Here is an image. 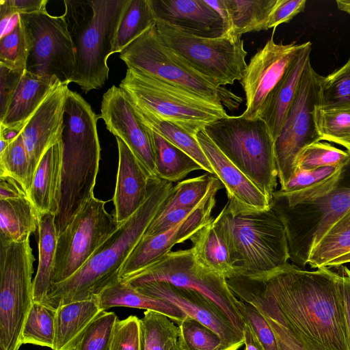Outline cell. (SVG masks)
<instances>
[{
  "mask_svg": "<svg viewBox=\"0 0 350 350\" xmlns=\"http://www.w3.org/2000/svg\"><path fill=\"white\" fill-rule=\"evenodd\" d=\"M226 281L239 300L274 320L308 350H350L342 274L288 262L267 272L233 274Z\"/></svg>",
  "mask_w": 350,
  "mask_h": 350,
  "instance_id": "cell-1",
  "label": "cell"
},
{
  "mask_svg": "<svg viewBox=\"0 0 350 350\" xmlns=\"http://www.w3.org/2000/svg\"><path fill=\"white\" fill-rule=\"evenodd\" d=\"M174 188L157 176L150 179L148 193L142 206L105 241L87 262L67 280L52 285L43 304L59 306L91 299L120 279L126 259L160 212Z\"/></svg>",
  "mask_w": 350,
  "mask_h": 350,
  "instance_id": "cell-2",
  "label": "cell"
},
{
  "mask_svg": "<svg viewBox=\"0 0 350 350\" xmlns=\"http://www.w3.org/2000/svg\"><path fill=\"white\" fill-rule=\"evenodd\" d=\"M98 117L78 93L68 90L61 140L62 183L55 224L57 235L92 196L98 172L100 146Z\"/></svg>",
  "mask_w": 350,
  "mask_h": 350,
  "instance_id": "cell-3",
  "label": "cell"
},
{
  "mask_svg": "<svg viewBox=\"0 0 350 350\" xmlns=\"http://www.w3.org/2000/svg\"><path fill=\"white\" fill-rule=\"evenodd\" d=\"M228 199L213 224L228 245L233 274L267 272L288 263L286 228L271 206L258 210Z\"/></svg>",
  "mask_w": 350,
  "mask_h": 350,
  "instance_id": "cell-4",
  "label": "cell"
},
{
  "mask_svg": "<svg viewBox=\"0 0 350 350\" xmlns=\"http://www.w3.org/2000/svg\"><path fill=\"white\" fill-rule=\"evenodd\" d=\"M130 0H65L63 16L75 50L72 82L85 92L101 88L109 77L120 23Z\"/></svg>",
  "mask_w": 350,
  "mask_h": 350,
  "instance_id": "cell-5",
  "label": "cell"
},
{
  "mask_svg": "<svg viewBox=\"0 0 350 350\" xmlns=\"http://www.w3.org/2000/svg\"><path fill=\"white\" fill-rule=\"evenodd\" d=\"M119 88L136 109L195 137L208 124L228 116L222 104L132 69L127 68Z\"/></svg>",
  "mask_w": 350,
  "mask_h": 350,
  "instance_id": "cell-6",
  "label": "cell"
},
{
  "mask_svg": "<svg viewBox=\"0 0 350 350\" xmlns=\"http://www.w3.org/2000/svg\"><path fill=\"white\" fill-rule=\"evenodd\" d=\"M204 130L219 150L271 201L278 185L275 140L260 118L228 116Z\"/></svg>",
  "mask_w": 350,
  "mask_h": 350,
  "instance_id": "cell-7",
  "label": "cell"
},
{
  "mask_svg": "<svg viewBox=\"0 0 350 350\" xmlns=\"http://www.w3.org/2000/svg\"><path fill=\"white\" fill-rule=\"evenodd\" d=\"M122 280L131 287L147 282H164L196 291L215 305L243 335L245 323L238 308L239 299L230 289L226 277L200 265L191 248L170 251L145 269Z\"/></svg>",
  "mask_w": 350,
  "mask_h": 350,
  "instance_id": "cell-8",
  "label": "cell"
},
{
  "mask_svg": "<svg viewBox=\"0 0 350 350\" xmlns=\"http://www.w3.org/2000/svg\"><path fill=\"white\" fill-rule=\"evenodd\" d=\"M155 26L167 46L217 86L242 79L247 53L241 36L223 33L216 38L200 37L159 20H155Z\"/></svg>",
  "mask_w": 350,
  "mask_h": 350,
  "instance_id": "cell-9",
  "label": "cell"
},
{
  "mask_svg": "<svg viewBox=\"0 0 350 350\" xmlns=\"http://www.w3.org/2000/svg\"><path fill=\"white\" fill-rule=\"evenodd\" d=\"M120 58L132 69L182 88L213 102L228 107L239 99L230 90L217 86L167 46L159 36L155 23L131 42Z\"/></svg>",
  "mask_w": 350,
  "mask_h": 350,
  "instance_id": "cell-10",
  "label": "cell"
},
{
  "mask_svg": "<svg viewBox=\"0 0 350 350\" xmlns=\"http://www.w3.org/2000/svg\"><path fill=\"white\" fill-rule=\"evenodd\" d=\"M29 239L0 242V350H18L25 322L33 302Z\"/></svg>",
  "mask_w": 350,
  "mask_h": 350,
  "instance_id": "cell-11",
  "label": "cell"
},
{
  "mask_svg": "<svg viewBox=\"0 0 350 350\" xmlns=\"http://www.w3.org/2000/svg\"><path fill=\"white\" fill-rule=\"evenodd\" d=\"M106 203L90 198L57 236L52 285L79 271L118 228L114 215L106 211Z\"/></svg>",
  "mask_w": 350,
  "mask_h": 350,
  "instance_id": "cell-12",
  "label": "cell"
},
{
  "mask_svg": "<svg viewBox=\"0 0 350 350\" xmlns=\"http://www.w3.org/2000/svg\"><path fill=\"white\" fill-rule=\"evenodd\" d=\"M271 206L284 224L291 259L304 266L325 232L350 211V187L338 186L321 198L293 207L272 198Z\"/></svg>",
  "mask_w": 350,
  "mask_h": 350,
  "instance_id": "cell-13",
  "label": "cell"
},
{
  "mask_svg": "<svg viewBox=\"0 0 350 350\" xmlns=\"http://www.w3.org/2000/svg\"><path fill=\"white\" fill-rule=\"evenodd\" d=\"M323 79V77L314 70L310 60L303 72L283 129L275 142L280 188L284 187L294 175L297 157L304 148L321 141L313 111L320 104Z\"/></svg>",
  "mask_w": 350,
  "mask_h": 350,
  "instance_id": "cell-14",
  "label": "cell"
},
{
  "mask_svg": "<svg viewBox=\"0 0 350 350\" xmlns=\"http://www.w3.org/2000/svg\"><path fill=\"white\" fill-rule=\"evenodd\" d=\"M19 16L31 38L26 70L39 76L55 77L62 85H68L72 81L75 59L64 16H52L47 11Z\"/></svg>",
  "mask_w": 350,
  "mask_h": 350,
  "instance_id": "cell-15",
  "label": "cell"
},
{
  "mask_svg": "<svg viewBox=\"0 0 350 350\" xmlns=\"http://www.w3.org/2000/svg\"><path fill=\"white\" fill-rule=\"evenodd\" d=\"M305 43H276L272 36L253 55L240 81L246 99V108L241 117L246 119L260 117L267 96L303 49Z\"/></svg>",
  "mask_w": 350,
  "mask_h": 350,
  "instance_id": "cell-16",
  "label": "cell"
},
{
  "mask_svg": "<svg viewBox=\"0 0 350 350\" xmlns=\"http://www.w3.org/2000/svg\"><path fill=\"white\" fill-rule=\"evenodd\" d=\"M100 118L107 130L122 140L152 176H157L152 131L142 122L126 94L112 85L103 94Z\"/></svg>",
  "mask_w": 350,
  "mask_h": 350,
  "instance_id": "cell-17",
  "label": "cell"
},
{
  "mask_svg": "<svg viewBox=\"0 0 350 350\" xmlns=\"http://www.w3.org/2000/svg\"><path fill=\"white\" fill-rule=\"evenodd\" d=\"M217 193L211 195L196 211L174 226L152 236H143L123 264L120 278H129L152 265L170 252L175 245L190 239L211 223Z\"/></svg>",
  "mask_w": 350,
  "mask_h": 350,
  "instance_id": "cell-18",
  "label": "cell"
},
{
  "mask_svg": "<svg viewBox=\"0 0 350 350\" xmlns=\"http://www.w3.org/2000/svg\"><path fill=\"white\" fill-rule=\"evenodd\" d=\"M149 296L167 300L187 316L213 330L221 338L223 350H238L244 344L240 334L208 299L196 291L164 282H152L132 287Z\"/></svg>",
  "mask_w": 350,
  "mask_h": 350,
  "instance_id": "cell-19",
  "label": "cell"
},
{
  "mask_svg": "<svg viewBox=\"0 0 350 350\" xmlns=\"http://www.w3.org/2000/svg\"><path fill=\"white\" fill-rule=\"evenodd\" d=\"M67 85L55 89L23 129L29 160L28 191L35 170L46 150L61 139ZM27 191V193H28Z\"/></svg>",
  "mask_w": 350,
  "mask_h": 350,
  "instance_id": "cell-20",
  "label": "cell"
},
{
  "mask_svg": "<svg viewBox=\"0 0 350 350\" xmlns=\"http://www.w3.org/2000/svg\"><path fill=\"white\" fill-rule=\"evenodd\" d=\"M116 138L118 167L113 198V215L120 224L134 214L146 200L152 176L127 145Z\"/></svg>",
  "mask_w": 350,
  "mask_h": 350,
  "instance_id": "cell-21",
  "label": "cell"
},
{
  "mask_svg": "<svg viewBox=\"0 0 350 350\" xmlns=\"http://www.w3.org/2000/svg\"><path fill=\"white\" fill-rule=\"evenodd\" d=\"M155 20L170 24L187 33L216 38L224 32L220 16L205 0H150Z\"/></svg>",
  "mask_w": 350,
  "mask_h": 350,
  "instance_id": "cell-22",
  "label": "cell"
},
{
  "mask_svg": "<svg viewBox=\"0 0 350 350\" xmlns=\"http://www.w3.org/2000/svg\"><path fill=\"white\" fill-rule=\"evenodd\" d=\"M196 137L214 175L225 187L228 198L258 210L271 207V200L219 150L204 129H200Z\"/></svg>",
  "mask_w": 350,
  "mask_h": 350,
  "instance_id": "cell-23",
  "label": "cell"
},
{
  "mask_svg": "<svg viewBox=\"0 0 350 350\" xmlns=\"http://www.w3.org/2000/svg\"><path fill=\"white\" fill-rule=\"evenodd\" d=\"M311 51L312 43L306 42L263 105L259 118L267 124L275 142L283 129L303 72L310 60Z\"/></svg>",
  "mask_w": 350,
  "mask_h": 350,
  "instance_id": "cell-24",
  "label": "cell"
},
{
  "mask_svg": "<svg viewBox=\"0 0 350 350\" xmlns=\"http://www.w3.org/2000/svg\"><path fill=\"white\" fill-rule=\"evenodd\" d=\"M345 167H325L314 170L297 169L293 177L272 198L288 207L315 201L338 186Z\"/></svg>",
  "mask_w": 350,
  "mask_h": 350,
  "instance_id": "cell-25",
  "label": "cell"
},
{
  "mask_svg": "<svg viewBox=\"0 0 350 350\" xmlns=\"http://www.w3.org/2000/svg\"><path fill=\"white\" fill-rule=\"evenodd\" d=\"M62 85L55 77L25 71L0 126L23 131L47 96Z\"/></svg>",
  "mask_w": 350,
  "mask_h": 350,
  "instance_id": "cell-26",
  "label": "cell"
},
{
  "mask_svg": "<svg viewBox=\"0 0 350 350\" xmlns=\"http://www.w3.org/2000/svg\"><path fill=\"white\" fill-rule=\"evenodd\" d=\"M63 145L61 139L40 159L33 176L27 196L39 213L55 215L62 183Z\"/></svg>",
  "mask_w": 350,
  "mask_h": 350,
  "instance_id": "cell-27",
  "label": "cell"
},
{
  "mask_svg": "<svg viewBox=\"0 0 350 350\" xmlns=\"http://www.w3.org/2000/svg\"><path fill=\"white\" fill-rule=\"evenodd\" d=\"M103 311L96 296L57 307L52 350H75L88 327Z\"/></svg>",
  "mask_w": 350,
  "mask_h": 350,
  "instance_id": "cell-28",
  "label": "cell"
},
{
  "mask_svg": "<svg viewBox=\"0 0 350 350\" xmlns=\"http://www.w3.org/2000/svg\"><path fill=\"white\" fill-rule=\"evenodd\" d=\"M100 307L105 311L113 307H127L161 313L176 323L187 314L176 304L161 298L144 295L118 279L96 295Z\"/></svg>",
  "mask_w": 350,
  "mask_h": 350,
  "instance_id": "cell-29",
  "label": "cell"
},
{
  "mask_svg": "<svg viewBox=\"0 0 350 350\" xmlns=\"http://www.w3.org/2000/svg\"><path fill=\"white\" fill-rule=\"evenodd\" d=\"M39 212L27 195L0 200V242H20L29 239L38 226Z\"/></svg>",
  "mask_w": 350,
  "mask_h": 350,
  "instance_id": "cell-30",
  "label": "cell"
},
{
  "mask_svg": "<svg viewBox=\"0 0 350 350\" xmlns=\"http://www.w3.org/2000/svg\"><path fill=\"white\" fill-rule=\"evenodd\" d=\"M39 259L37 272L33 280V301L42 304L51 288L57 241L55 215L39 213L38 220Z\"/></svg>",
  "mask_w": 350,
  "mask_h": 350,
  "instance_id": "cell-31",
  "label": "cell"
},
{
  "mask_svg": "<svg viewBox=\"0 0 350 350\" xmlns=\"http://www.w3.org/2000/svg\"><path fill=\"white\" fill-rule=\"evenodd\" d=\"M196 262L210 271L229 278L234 273L228 245L213 224V221L191 239Z\"/></svg>",
  "mask_w": 350,
  "mask_h": 350,
  "instance_id": "cell-32",
  "label": "cell"
},
{
  "mask_svg": "<svg viewBox=\"0 0 350 350\" xmlns=\"http://www.w3.org/2000/svg\"><path fill=\"white\" fill-rule=\"evenodd\" d=\"M152 136L157 177L173 183L192 171L202 170L193 158L154 131Z\"/></svg>",
  "mask_w": 350,
  "mask_h": 350,
  "instance_id": "cell-33",
  "label": "cell"
},
{
  "mask_svg": "<svg viewBox=\"0 0 350 350\" xmlns=\"http://www.w3.org/2000/svg\"><path fill=\"white\" fill-rule=\"evenodd\" d=\"M350 253V211L336 221L308 254L306 264L312 268L326 267Z\"/></svg>",
  "mask_w": 350,
  "mask_h": 350,
  "instance_id": "cell-34",
  "label": "cell"
},
{
  "mask_svg": "<svg viewBox=\"0 0 350 350\" xmlns=\"http://www.w3.org/2000/svg\"><path fill=\"white\" fill-rule=\"evenodd\" d=\"M313 117L321 141L339 144L350 154V103L317 105Z\"/></svg>",
  "mask_w": 350,
  "mask_h": 350,
  "instance_id": "cell-35",
  "label": "cell"
},
{
  "mask_svg": "<svg viewBox=\"0 0 350 350\" xmlns=\"http://www.w3.org/2000/svg\"><path fill=\"white\" fill-rule=\"evenodd\" d=\"M134 108L143 124L189 155L202 167L203 170L214 175L213 170L196 137L191 135L174 124L159 120L135 107Z\"/></svg>",
  "mask_w": 350,
  "mask_h": 350,
  "instance_id": "cell-36",
  "label": "cell"
},
{
  "mask_svg": "<svg viewBox=\"0 0 350 350\" xmlns=\"http://www.w3.org/2000/svg\"><path fill=\"white\" fill-rule=\"evenodd\" d=\"M232 29L242 34L267 29L270 13L276 0H226Z\"/></svg>",
  "mask_w": 350,
  "mask_h": 350,
  "instance_id": "cell-37",
  "label": "cell"
},
{
  "mask_svg": "<svg viewBox=\"0 0 350 350\" xmlns=\"http://www.w3.org/2000/svg\"><path fill=\"white\" fill-rule=\"evenodd\" d=\"M154 23L150 0H130L119 25L112 54L121 53Z\"/></svg>",
  "mask_w": 350,
  "mask_h": 350,
  "instance_id": "cell-38",
  "label": "cell"
},
{
  "mask_svg": "<svg viewBox=\"0 0 350 350\" xmlns=\"http://www.w3.org/2000/svg\"><path fill=\"white\" fill-rule=\"evenodd\" d=\"M219 179L206 173L178 182L156 217H161L178 208L199 205L209 193Z\"/></svg>",
  "mask_w": 350,
  "mask_h": 350,
  "instance_id": "cell-39",
  "label": "cell"
},
{
  "mask_svg": "<svg viewBox=\"0 0 350 350\" xmlns=\"http://www.w3.org/2000/svg\"><path fill=\"white\" fill-rule=\"evenodd\" d=\"M140 326L143 350H170L178 340V326L161 313L146 310Z\"/></svg>",
  "mask_w": 350,
  "mask_h": 350,
  "instance_id": "cell-40",
  "label": "cell"
},
{
  "mask_svg": "<svg viewBox=\"0 0 350 350\" xmlns=\"http://www.w3.org/2000/svg\"><path fill=\"white\" fill-rule=\"evenodd\" d=\"M56 309L33 301L24 324L22 345L53 347Z\"/></svg>",
  "mask_w": 350,
  "mask_h": 350,
  "instance_id": "cell-41",
  "label": "cell"
},
{
  "mask_svg": "<svg viewBox=\"0 0 350 350\" xmlns=\"http://www.w3.org/2000/svg\"><path fill=\"white\" fill-rule=\"evenodd\" d=\"M31 48L29 31L18 15V20L10 29L0 37V64L11 68L26 70Z\"/></svg>",
  "mask_w": 350,
  "mask_h": 350,
  "instance_id": "cell-42",
  "label": "cell"
},
{
  "mask_svg": "<svg viewBox=\"0 0 350 350\" xmlns=\"http://www.w3.org/2000/svg\"><path fill=\"white\" fill-rule=\"evenodd\" d=\"M350 162V154L327 142L312 143L300 152L296 170H314L325 167H345Z\"/></svg>",
  "mask_w": 350,
  "mask_h": 350,
  "instance_id": "cell-43",
  "label": "cell"
},
{
  "mask_svg": "<svg viewBox=\"0 0 350 350\" xmlns=\"http://www.w3.org/2000/svg\"><path fill=\"white\" fill-rule=\"evenodd\" d=\"M178 342L185 350H223L219 336L207 326L187 316L180 323Z\"/></svg>",
  "mask_w": 350,
  "mask_h": 350,
  "instance_id": "cell-44",
  "label": "cell"
},
{
  "mask_svg": "<svg viewBox=\"0 0 350 350\" xmlns=\"http://www.w3.org/2000/svg\"><path fill=\"white\" fill-rule=\"evenodd\" d=\"M23 132V131H22ZM29 160L21 134L0 152V176H10L28 191Z\"/></svg>",
  "mask_w": 350,
  "mask_h": 350,
  "instance_id": "cell-45",
  "label": "cell"
},
{
  "mask_svg": "<svg viewBox=\"0 0 350 350\" xmlns=\"http://www.w3.org/2000/svg\"><path fill=\"white\" fill-rule=\"evenodd\" d=\"M118 320L113 312H101L88 327L75 350H110Z\"/></svg>",
  "mask_w": 350,
  "mask_h": 350,
  "instance_id": "cell-46",
  "label": "cell"
},
{
  "mask_svg": "<svg viewBox=\"0 0 350 350\" xmlns=\"http://www.w3.org/2000/svg\"><path fill=\"white\" fill-rule=\"evenodd\" d=\"M347 103H350V58L342 67L323 77L319 106Z\"/></svg>",
  "mask_w": 350,
  "mask_h": 350,
  "instance_id": "cell-47",
  "label": "cell"
},
{
  "mask_svg": "<svg viewBox=\"0 0 350 350\" xmlns=\"http://www.w3.org/2000/svg\"><path fill=\"white\" fill-rule=\"evenodd\" d=\"M238 308L265 350H278L275 336L265 317L252 304L239 300Z\"/></svg>",
  "mask_w": 350,
  "mask_h": 350,
  "instance_id": "cell-48",
  "label": "cell"
},
{
  "mask_svg": "<svg viewBox=\"0 0 350 350\" xmlns=\"http://www.w3.org/2000/svg\"><path fill=\"white\" fill-rule=\"evenodd\" d=\"M110 350H143L138 317L131 315L117 321Z\"/></svg>",
  "mask_w": 350,
  "mask_h": 350,
  "instance_id": "cell-49",
  "label": "cell"
},
{
  "mask_svg": "<svg viewBox=\"0 0 350 350\" xmlns=\"http://www.w3.org/2000/svg\"><path fill=\"white\" fill-rule=\"evenodd\" d=\"M47 0H1V36L9 30L10 22L18 18L21 14H31L47 11Z\"/></svg>",
  "mask_w": 350,
  "mask_h": 350,
  "instance_id": "cell-50",
  "label": "cell"
},
{
  "mask_svg": "<svg viewBox=\"0 0 350 350\" xmlns=\"http://www.w3.org/2000/svg\"><path fill=\"white\" fill-rule=\"evenodd\" d=\"M222 183L218 180L205 199L198 206L174 209L163 217H155L148 227L144 237L152 236L174 226L196 211L214 193L221 189Z\"/></svg>",
  "mask_w": 350,
  "mask_h": 350,
  "instance_id": "cell-51",
  "label": "cell"
},
{
  "mask_svg": "<svg viewBox=\"0 0 350 350\" xmlns=\"http://www.w3.org/2000/svg\"><path fill=\"white\" fill-rule=\"evenodd\" d=\"M25 70L0 64V121L4 118Z\"/></svg>",
  "mask_w": 350,
  "mask_h": 350,
  "instance_id": "cell-52",
  "label": "cell"
},
{
  "mask_svg": "<svg viewBox=\"0 0 350 350\" xmlns=\"http://www.w3.org/2000/svg\"><path fill=\"white\" fill-rule=\"evenodd\" d=\"M306 4V0H276L269 17L267 29L289 22L304 11Z\"/></svg>",
  "mask_w": 350,
  "mask_h": 350,
  "instance_id": "cell-53",
  "label": "cell"
},
{
  "mask_svg": "<svg viewBox=\"0 0 350 350\" xmlns=\"http://www.w3.org/2000/svg\"><path fill=\"white\" fill-rule=\"evenodd\" d=\"M263 315V314H262ZM269 323L276 338L278 350H308L284 327L270 317L263 315Z\"/></svg>",
  "mask_w": 350,
  "mask_h": 350,
  "instance_id": "cell-54",
  "label": "cell"
},
{
  "mask_svg": "<svg viewBox=\"0 0 350 350\" xmlns=\"http://www.w3.org/2000/svg\"><path fill=\"white\" fill-rule=\"evenodd\" d=\"M23 187L10 176H0V200L18 198L27 196Z\"/></svg>",
  "mask_w": 350,
  "mask_h": 350,
  "instance_id": "cell-55",
  "label": "cell"
},
{
  "mask_svg": "<svg viewBox=\"0 0 350 350\" xmlns=\"http://www.w3.org/2000/svg\"><path fill=\"white\" fill-rule=\"evenodd\" d=\"M205 1L220 16L224 25L223 33H233L226 0H205Z\"/></svg>",
  "mask_w": 350,
  "mask_h": 350,
  "instance_id": "cell-56",
  "label": "cell"
},
{
  "mask_svg": "<svg viewBox=\"0 0 350 350\" xmlns=\"http://www.w3.org/2000/svg\"><path fill=\"white\" fill-rule=\"evenodd\" d=\"M343 300L347 329L350 341V269L343 267Z\"/></svg>",
  "mask_w": 350,
  "mask_h": 350,
  "instance_id": "cell-57",
  "label": "cell"
},
{
  "mask_svg": "<svg viewBox=\"0 0 350 350\" xmlns=\"http://www.w3.org/2000/svg\"><path fill=\"white\" fill-rule=\"evenodd\" d=\"M245 350H265L255 334L248 325L245 324L243 328Z\"/></svg>",
  "mask_w": 350,
  "mask_h": 350,
  "instance_id": "cell-58",
  "label": "cell"
},
{
  "mask_svg": "<svg viewBox=\"0 0 350 350\" xmlns=\"http://www.w3.org/2000/svg\"><path fill=\"white\" fill-rule=\"evenodd\" d=\"M22 131L16 129L0 126V139L10 144L21 134Z\"/></svg>",
  "mask_w": 350,
  "mask_h": 350,
  "instance_id": "cell-59",
  "label": "cell"
},
{
  "mask_svg": "<svg viewBox=\"0 0 350 350\" xmlns=\"http://www.w3.org/2000/svg\"><path fill=\"white\" fill-rule=\"evenodd\" d=\"M350 262V253L342 256L334 260H332L327 265V267H339L345 263Z\"/></svg>",
  "mask_w": 350,
  "mask_h": 350,
  "instance_id": "cell-60",
  "label": "cell"
},
{
  "mask_svg": "<svg viewBox=\"0 0 350 350\" xmlns=\"http://www.w3.org/2000/svg\"><path fill=\"white\" fill-rule=\"evenodd\" d=\"M336 3L340 10L350 15V0H337Z\"/></svg>",
  "mask_w": 350,
  "mask_h": 350,
  "instance_id": "cell-61",
  "label": "cell"
},
{
  "mask_svg": "<svg viewBox=\"0 0 350 350\" xmlns=\"http://www.w3.org/2000/svg\"><path fill=\"white\" fill-rule=\"evenodd\" d=\"M170 350H185L183 349V347L180 345L178 341L174 345V346L170 349Z\"/></svg>",
  "mask_w": 350,
  "mask_h": 350,
  "instance_id": "cell-62",
  "label": "cell"
}]
</instances>
